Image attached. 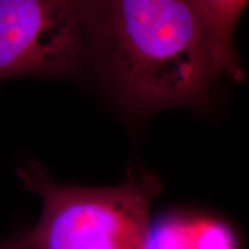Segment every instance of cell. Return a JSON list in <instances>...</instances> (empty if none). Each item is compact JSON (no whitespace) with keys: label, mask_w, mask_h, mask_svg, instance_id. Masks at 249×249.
Here are the masks:
<instances>
[{"label":"cell","mask_w":249,"mask_h":249,"mask_svg":"<svg viewBox=\"0 0 249 249\" xmlns=\"http://www.w3.org/2000/svg\"><path fill=\"white\" fill-rule=\"evenodd\" d=\"M86 46L141 111L197 103L217 79L194 0H87Z\"/></svg>","instance_id":"cell-1"},{"label":"cell","mask_w":249,"mask_h":249,"mask_svg":"<svg viewBox=\"0 0 249 249\" xmlns=\"http://www.w3.org/2000/svg\"><path fill=\"white\" fill-rule=\"evenodd\" d=\"M17 173L40 198L42 213L35 225L6 240L14 249H142L150 207L163 189L152 173L112 187L61 185L35 160Z\"/></svg>","instance_id":"cell-2"},{"label":"cell","mask_w":249,"mask_h":249,"mask_svg":"<svg viewBox=\"0 0 249 249\" xmlns=\"http://www.w3.org/2000/svg\"><path fill=\"white\" fill-rule=\"evenodd\" d=\"M87 0H0V82L75 71Z\"/></svg>","instance_id":"cell-3"},{"label":"cell","mask_w":249,"mask_h":249,"mask_svg":"<svg viewBox=\"0 0 249 249\" xmlns=\"http://www.w3.org/2000/svg\"><path fill=\"white\" fill-rule=\"evenodd\" d=\"M142 249H239L229 224L217 218L167 213L150 220Z\"/></svg>","instance_id":"cell-4"},{"label":"cell","mask_w":249,"mask_h":249,"mask_svg":"<svg viewBox=\"0 0 249 249\" xmlns=\"http://www.w3.org/2000/svg\"><path fill=\"white\" fill-rule=\"evenodd\" d=\"M210 42L217 77L227 74L233 80L244 77L234 48L236 24L248 0H194Z\"/></svg>","instance_id":"cell-5"},{"label":"cell","mask_w":249,"mask_h":249,"mask_svg":"<svg viewBox=\"0 0 249 249\" xmlns=\"http://www.w3.org/2000/svg\"><path fill=\"white\" fill-rule=\"evenodd\" d=\"M0 249H14L9 246L6 240H0Z\"/></svg>","instance_id":"cell-6"}]
</instances>
